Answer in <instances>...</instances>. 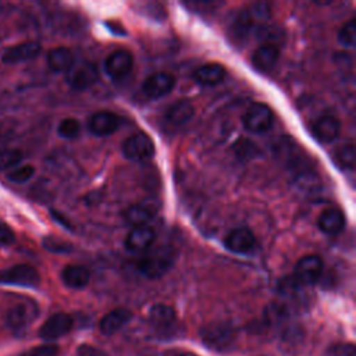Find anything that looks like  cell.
Returning a JSON list of instances; mask_svg holds the SVG:
<instances>
[{
	"mask_svg": "<svg viewBox=\"0 0 356 356\" xmlns=\"http://www.w3.org/2000/svg\"><path fill=\"white\" fill-rule=\"evenodd\" d=\"M174 260L175 252L170 245L150 246L139 260L138 268L147 278H159L170 270Z\"/></svg>",
	"mask_w": 356,
	"mask_h": 356,
	"instance_id": "obj_1",
	"label": "cell"
},
{
	"mask_svg": "<svg viewBox=\"0 0 356 356\" xmlns=\"http://www.w3.org/2000/svg\"><path fill=\"white\" fill-rule=\"evenodd\" d=\"M268 4L267 3H254L245 10H242L232 24V35L238 39L246 38L254 28L260 26L264 21L268 19Z\"/></svg>",
	"mask_w": 356,
	"mask_h": 356,
	"instance_id": "obj_2",
	"label": "cell"
},
{
	"mask_svg": "<svg viewBox=\"0 0 356 356\" xmlns=\"http://www.w3.org/2000/svg\"><path fill=\"white\" fill-rule=\"evenodd\" d=\"M200 338L207 348L216 352H228L234 348L235 331L227 323H211L202 328Z\"/></svg>",
	"mask_w": 356,
	"mask_h": 356,
	"instance_id": "obj_3",
	"label": "cell"
},
{
	"mask_svg": "<svg viewBox=\"0 0 356 356\" xmlns=\"http://www.w3.org/2000/svg\"><path fill=\"white\" fill-rule=\"evenodd\" d=\"M149 324L160 338H171L177 334V316L172 307L157 303L149 310Z\"/></svg>",
	"mask_w": 356,
	"mask_h": 356,
	"instance_id": "obj_4",
	"label": "cell"
},
{
	"mask_svg": "<svg viewBox=\"0 0 356 356\" xmlns=\"http://www.w3.org/2000/svg\"><path fill=\"white\" fill-rule=\"evenodd\" d=\"M40 282L39 273L29 264H14L0 270V284L35 288Z\"/></svg>",
	"mask_w": 356,
	"mask_h": 356,
	"instance_id": "obj_5",
	"label": "cell"
},
{
	"mask_svg": "<svg viewBox=\"0 0 356 356\" xmlns=\"http://www.w3.org/2000/svg\"><path fill=\"white\" fill-rule=\"evenodd\" d=\"M36 316L38 305L32 299H22L8 309L6 321L14 332H19L25 330L36 318Z\"/></svg>",
	"mask_w": 356,
	"mask_h": 356,
	"instance_id": "obj_6",
	"label": "cell"
},
{
	"mask_svg": "<svg viewBox=\"0 0 356 356\" xmlns=\"http://www.w3.org/2000/svg\"><path fill=\"white\" fill-rule=\"evenodd\" d=\"M67 83L74 90H85L96 83L99 79V72L95 64L89 61L74 63L72 67L67 71Z\"/></svg>",
	"mask_w": 356,
	"mask_h": 356,
	"instance_id": "obj_7",
	"label": "cell"
},
{
	"mask_svg": "<svg viewBox=\"0 0 356 356\" xmlns=\"http://www.w3.org/2000/svg\"><path fill=\"white\" fill-rule=\"evenodd\" d=\"M273 124V111L264 103H253L243 115V127L253 134H261L270 129Z\"/></svg>",
	"mask_w": 356,
	"mask_h": 356,
	"instance_id": "obj_8",
	"label": "cell"
},
{
	"mask_svg": "<svg viewBox=\"0 0 356 356\" xmlns=\"http://www.w3.org/2000/svg\"><path fill=\"white\" fill-rule=\"evenodd\" d=\"M122 153L127 159L134 161L147 160L154 154V145L149 135L135 134L124 140Z\"/></svg>",
	"mask_w": 356,
	"mask_h": 356,
	"instance_id": "obj_9",
	"label": "cell"
},
{
	"mask_svg": "<svg viewBox=\"0 0 356 356\" xmlns=\"http://www.w3.org/2000/svg\"><path fill=\"white\" fill-rule=\"evenodd\" d=\"M72 317L67 313H54L51 314L40 327L39 330V337L46 341H53L57 339L67 332L71 331L72 328Z\"/></svg>",
	"mask_w": 356,
	"mask_h": 356,
	"instance_id": "obj_10",
	"label": "cell"
},
{
	"mask_svg": "<svg viewBox=\"0 0 356 356\" xmlns=\"http://www.w3.org/2000/svg\"><path fill=\"white\" fill-rule=\"evenodd\" d=\"M323 271V260L316 254L302 257L295 266V278L299 284L312 285L318 281Z\"/></svg>",
	"mask_w": 356,
	"mask_h": 356,
	"instance_id": "obj_11",
	"label": "cell"
},
{
	"mask_svg": "<svg viewBox=\"0 0 356 356\" xmlns=\"http://www.w3.org/2000/svg\"><path fill=\"white\" fill-rule=\"evenodd\" d=\"M175 79L168 72H154L149 75L142 83V92L150 99H159L165 96L174 88Z\"/></svg>",
	"mask_w": 356,
	"mask_h": 356,
	"instance_id": "obj_12",
	"label": "cell"
},
{
	"mask_svg": "<svg viewBox=\"0 0 356 356\" xmlns=\"http://www.w3.org/2000/svg\"><path fill=\"white\" fill-rule=\"evenodd\" d=\"M42 51V46L39 42L35 40H28L22 42L18 44H14L3 51L1 61L6 64H17V63H24L33 60L39 56Z\"/></svg>",
	"mask_w": 356,
	"mask_h": 356,
	"instance_id": "obj_13",
	"label": "cell"
},
{
	"mask_svg": "<svg viewBox=\"0 0 356 356\" xmlns=\"http://www.w3.org/2000/svg\"><path fill=\"white\" fill-rule=\"evenodd\" d=\"M121 125V118L110 111H99L88 120L89 131L96 136H107L114 134Z\"/></svg>",
	"mask_w": 356,
	"mask_h": 356,
	"instance_id": "obj_14",
	"label": "cell"
},
{
	"mask_svg": "<svg viewBox=\"0 0 356 356\" xmlns=\"http://www.w3.org/2000/svg\"><path fill=\"white\" fill-rule=\"evenodd\" d=\"M132 64H134L132 54L128 50L120 49L113 51L107 57L104 63V70L110 78L120 79L132 70Z\"/></svg>",
	"mask_w": 356,
	"mask_h": 356,
	"instance_id": "obj_15",
	"label": "cell"
},
{
	"mask_svg": "<svg viewBox=\"0 0 356 356\" xmlns=\"http://www.w3.org/2000/svg\"><path fill=\"white\" fill-rule=\"evenodd\" d=\"M224 245L234 253L246 254L254 249L256 238L248 228H235L227 235Z\"/></svg>",
	"mask_w": 356,
	"mask_h": 356,
	"instance_id": "obj_16",
	"label": "cell"
},
{
	"mask_svg": "<svg viewBox=\"0 0 356 356\" xmlns=\"http://www.w3.org/2000/svg\"><path fill=\"white\" fill-rule=\"evenodd\" d=\"M154 238L156 234L153 228L147 225L134 227L125 238V248L134 253L146 252L152 246Z\"/></svg>",
	"mask_w": 356,
	"mask_h": 356,
	"instance_id": "obj_17",
	"label": "cell"
},
{
	"mask_svg": "<svg viewBox=\"0 0 356 356\" xmlns=\"http://www.w3.org/2000/svg\"><path fill=\"white\" fill-rule=\"evenodd\" d=\"M341 131V122L334 115H323L312 127V132L314 138L321 143L334 142Z\"/></svg>",
	"mask_w": 356,
	"mask_h": 356,
	"instance_id": "obj_18",
	"label": "cell"
},
{
	"mask_svg": "<svg viewBox=\"0 0 356 356\" xmlns=\"http://www.w3.org/2000/svg\"><path fill=\"white\" fill-rule=\"evenodd\" d=\"M195 114V108L188 100H178L172 103L164 113V118L168 125L181 127L186 124Z\"/></svg>",
	"mask_w": 356,
	"mask_h": 356,
	"instance_id": "obj_19",
	"label": "cell"
},
{
	"mask_svg": "<svg viewBox=\"0 0 356 356\" xmlns=\"http://www.w3.org/2000/svg\"><path fill=\"white\" fill-rule=\"evenodd\" d=\"M131 317H132L131 310L124 309V307L114 309V310L108 312L107 314H104V317L99 323V328L106 335L114 334L120 328H122L131 320Z\"/></svg>",
	"mask_w": 356,
	"mask_h": 356,
	"instance_id": "obj_20",
	"label": "cell"
},
{
	"mask_svg": "<svg viewBox=\"0 0 356 356\" xmlns=\"http://www.w3.org/2000/svg\"><path fill=\"white\" fill-rule=\"evenodd\" d=\"M225 68L218 64V63H209L204 64L202 67H199L195 74H193V79L200 83V85H206V86H213L217 85L220 82H222V79L225 78Z\"/></svg>",
	"mask_w": 356,
	"mask_h": 356,
	"instance_id": "obj_21",
	"label": "cell"
},
{
	"mask_svg": "<svg viewBox=\"0 0 356 356\" xmlns=\"http://www.w3.org/2000/svg\"><path fill=\"white\" fill-rule=\"evenodd\" d=\"M278 56L280 51L274 44H263L253 53L252 64L257 71L267 72L275 65Z\"/></svg>",
	"mask_w": 356,
	"mask_h": 356,
	"instance_id": "obj_22",
	"label": "cell"
},
{
	"mask_svg": "<svg viewBox=\"0 0 356 356\" xmlns=\"http://www.w3.org/2000/svg\"><path fill=\"white\" fill-rule=\"evenodd\" d=\"M345 227V217L338 209H328L318 217V228L327 235H338Z\"/></svg>",
	"mask_w": 356,
	"mask_h": 356,
	"instance_id": "obj_23",
	"label": "cell"
},
{
	"mask_svg": "<svg viewBox=\"0 0 356 356\" xmlns=\"http://www.w3.org/2000/svg\"><path fill=\"white\" fill-rule=\"evenodd\" d=\"M74 63V56L67 47H54L47 53V64L56 72H67Z\"/></svg>",
	"mask_w": 356,
	"mask_h": 356,
	"instance_id": "obj_24",
	"label": "cell"
},
{
	"mask_svg": "<svg viewBox=\"0 0 356 356\" xmlns=\"http://www.w3.org/2000/svg\"><path fill=\"white\" fill-rule=\"evenodd\" d=\"M61 278L67 286L74 288V289H81L88 285L90 275H89V271L83 266L70 264L63 270Z\"/></svg>",
	"mask_w": 356,
	"mask_h": 356,
	"instance_id": "obj_25",
	"label": "cell"
},
{
	"mask_svg": "<svg viewBox=\"0 0 356 356\" xmlns=\"http://www.w3.org/2000/svg\"><path fill=\"white\" fill-rule=\"evenodd\" d=\"M153 209L149 207L147 204H132L124 211V220L134 225V227H140L146 225L153 218Z\"/></svg>",
	"mask_w": 356,
	"mask_h": 356,
	"instance_id": "obj_26",
	"label": "cell"
},
{
	"mask_svg": "<svg viewBox=\"0 0 356 356\" xmlns=\"http://www.w3.org/2000/svg\"><path fill=\"white\" fill-rule=\"evenodd\" d=\"M334 159L337 161V164L341 168H346V170H352L355 167V161H356V152H355V146L353 145H343L341 146L335 154Z\"/></svg>",
	"mask_w": 356,
	"mask_h": 356,
	"instance_id": "obj_27",
	"label": "cell"
},
{
	"mask_svg": "<svg viewBox=\"0 0 356 356\" xmlns=\"http://www.w3.org/2000/svg\"><path fill=\"white\" fill-rule=\"evenodd\" d=\"M24 159V153L18 149H0V171L15 168Z\"/></svg>",
	"mask_w": 356,
	"mask_h": 356,
	"instance_id": "obj_28",
	"label": "cell"
},
{
	"mask_svg": "<svg viewBox=\"0 0 356 356\" xmlns=\"http://www.w3.org/2000/svg\"><path fill=\"white\" fill-rule=\"evenodd\" d=\"M338 42L343 47H353L356 43V21L355 18L345 22L338 32Z\"/></svg>",
	"mask_w": 356,
	"mask_h": 356,
	"instance_id": "obj_29",
	"label": "cell"
},
{
	"mask_svg": "<svg viewBox=\"0 0 356 356\" xmlns=\"http://www.w3.org/2000/svg\"><path fill=\"white\" fill-rule=\"evenodd\" d=\"M79 131H81V124L76 118H72V117L61 120L58 127H57L58 135L61 138H65V139L76 138L79 135Z\"/></svg>",
	"mask_w": 356,
	"mask_h": 356,
	"instance_id": "obj_30",
	"label": "cell"
},
{
	"mask_svg": "<svg viewBox=\"0 0 356 356\" xmlns=\"http://www.w3.org/2000/svg\"><path fill=\"white\" fill-rule=\"evenodd\" d=\"M33 174H35V167L31 164H24V165H18V167L13 168L11 171H8L7 179L11 182H15V184H24L28 179H31Z\"/></svg>",
	"mask_w": 356,
	"mask_h": 356,
	"instance_id": "obj_31",
	"label": "cell"
},
{
	"mask_svg": "<svg viewBox=\"0 0 356 356\" xmlns=\"http://www.w3.org/2000/svg\"><path fill=\"white\" fill-rule=\"evenodd\" d=\"M58 355V346L53 343H44L39 346H33L31 349H26L21 352L17 356H57Z\"/></svg>",
	"mask_w": 356,
	"mask_h": 356,
	"instance_id": "obj_32",
	"label": "cell"
},
{
	"mask_svg": "<svg viewBox=\"0 0 356 356\" xmlns=\"http://www.w3.org/2000/svg\"><path fill=\"white\" fill-rule=\"evenodd\" d=\"M327 356H356V349L352 343H335L327 349Z\"/></svg>",
	"mask_w": 356,
	"mask_h": 356,
	"instance_id": "obj_33",
	"label": "cell"
},
{
	"mask_svg": "<svg viewBox=\"0 0 356 356\" xmlns=\"http://www.w3.org/2000/svg\"><path fill=\"white\" fill-rule=\"evenodd\" d=\"M43 246L50 250V252H56V253H63V252H68L71 248L68 243L57 239V238H53V236H49L46 239H43Z\"/></svg>",
	"mask_w": 356,
	"mask_h": 356,
	"instance_id": "obj_34",
	"label": "cell"
},
{
	"mask_svg": "<svg viewBox=\"0 0 356 356\" xmlns=\"http://www.w3.org/2000/svg\"><path fill=\"white\" fill-rule=\"evenodd\" d=\"M14 241H15L14 231L10 228V225L7 222L0 220V243L8 246V245L14 243Z\"/></svg>",
	"mask_w": 356,
	"mask_h": 356,
	"instance_id": "obj_35",
	"label": "cell"
},
{
	"mask_svg": "<svg viewBox=\"0 0 356 356\" xmlns=\"http://www.w3.org/2000/svg\"><path fill=\"white\" fill-rule=\"evenodd\" d=\"M76 356H102L100 352L90 345H81L76 349Z\"/></svg>",
	"mask_w": 356,
	"mask_h": 356,
	"instance_id": "obj_36",
	"label": "cell"
},
{
	"mask_svg": "<svg viewBox=\"0 0 356 356\" xmlns=\"http://www.w3.org/2000/svg\"><path fill=\"white\" fill-rule=\"evenodd\" d=\"M170 356H196V355L188 353V352H174V353L170 355Z\"/></svg>",
	"mask_w": 356,
	"mask_h": 356,
	"instance_id": "obj_37",
	"label": "cell"
},
{
	"mask_svg": "<svg viewBox=\"0 0 356 356\" xmlns=\"http://www.w3.org/2000/svg\"><path fill=\"white\" fill-rule=\"evenodd\" d=\"M1 132H3V124L0 122V135H1Z\"/></svg>",
	"mask_w": 356,
	"mask_h": 356,
	"instance_id": "obj_38",
	"label": "cell"
}]
</instances>
